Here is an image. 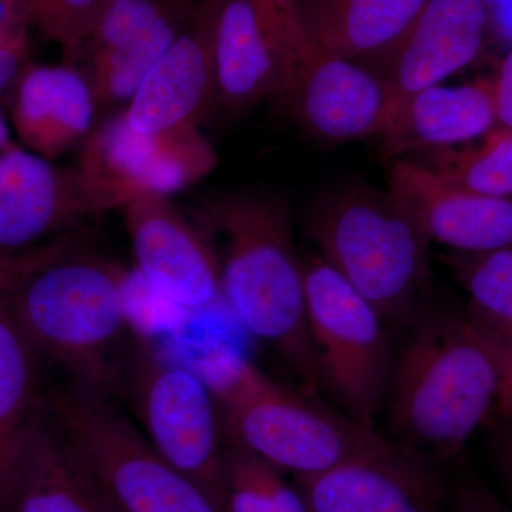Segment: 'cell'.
<instances>
[{"instance_id": "6da1fadb", "label": "cell", "mask_w": 512, "mask_h": 512, "mask_svg": "<svg viewBox=\"0 0 512 512\" xmlns=\"http://www.w3.org/2000/svg\"><path fill=\"white\" fill-rule=\"evenodd\" d=\"M123 265L69 232L10 256L2 301L56 383L116 397L137 343Z\"/></svg>"}, {"instance_id": "7a4b0ae2", "label": "cell", "mask_w": 512, "mask_h": 512, "mask_svg": "<svg viewBox=\"0 0 512 512\" xmlns=\"http://www.w3.org/2000/svg\"><path fill=\"white\" fill-rule=\"evenodd\" d=\"M403 330L384 406L392 441L446 466L493 417L494 357L466 309L434 295Z\"/></svg>"}, {"instance_id": "3957f363", "label": "cell", "mask_w": 512, "mask_h": 512, "mask_svg": "<svg viewBox=\"0 0 512 512\" xmlns=\"http://www.w3.org/2000/svg\"><path fill=\"white\" fill-rule=\"evenodd\" d=\"M201 224L222 239V303L249 335L275 353L306 393L320 384L306 325L303 256L291 204L265 190L222 192L202 202Z\"/></svg>"}, {"instance_id": "277c9868", "label": "cell", "mask_w": 512, "mask_h": 512, "mask_svg": "<svg viewBox=\"0 0 512 512\" xmlns=\"http://www.w3.org/2000/svg\"><path fill=\"white\" fill-rule=\"evenodd\" d=\"M306 231L390 333L406 328L433 298V244L389 191L363 181L330 188L309 207Z\"/></svg>"}, {"instance_id": "5b68a950", "label": "cell", "mask_w": 512, "mask_h": 512, "mask_svg": "<svg viewBox=\"0 0 512 512\" xmlns=\"http://www.w3.org/2000/svg\"><path fill=\"white\" fill-rule=\"evenodd\" d=\"M42 406L64 446L116 512H224L168 464L116 397L53 383Z\"/></svg>"}, {"instance_id": "8992f818", "label": "cell", "mask_w": 512, "mask_h": 512, "mask_svg": "<svg viewBox=\"0 0 512 512\" xmlns=\"http://www.w3.org/2000/svg\"><path fill=\"white\" fill-rule=\"evenodd\" d=\"M303 256L306 325L320 390L357 423L376 430L394 349L376 309L320 255Z\"/></svg>"}, {"instance_id": "52a82bcc", "label": "cell", "mask_w": 512, "mask_h": 512, "mask_svg": "<svg viewBox=\"0 0 512 512\" xmlns=\"http://www.w3.org/2000/svg\"><path fill=\"white\" fill-rule=\"evenodd\" d=\"M225 440L293 478L325 473L372 453L387 437L293 392L258 370L218 400Z\"/></svg>"}, {"instance_id": "ba28073f", "label": "cell", "mask_w": 512, "mask_h": 512, "mask_svg": "<svg viewBox=\"0 0 512 512\" xmlns=\"http://www.w3.org/2000/svg\"><path fill=\"white\" fill-rule=\"evenodd\" d=\"M117 400L148 443L222 508L225 434L220 406L200 370L165 359L138 339Z\"/></svg>"}, {"instance_id": "9c48e42d", "label": "cell", "mask_w": 512, "mask_h": 512, "mask_svg": "<svg viewBox=\"0 0 512 512\" xmlns=\"http://www.w3.org/2000/svg\"><path fill=\"white\" fill-rule=\"evenodd\" d=\"M137 197L133 188L12 143L0 151V255L40 247Z\"/></svg>"}, {"instance_id": "30bf717a", "label": "cell", "mask_w": 512, "mask_h": 512, "mask_svg": "<svg viewBox=\"0 0 512 512\" xmlns=\"http://www.w3.org/2000/svg\"><path fill=\"white\" fill-rule=\"evenodd\" d=\"M299 19L292 0H215L217 110L238 119L284 92Z\"/></svg>"}, {"instance_id": "8fae6325", "label": "cell", "mask_w": 512, "mask_h": 512, "mask_svg": "<svg viewBox=\"0 0 512 512\" xmlns=\"http://www.w3.org/2000/svg\"><path fill=\"white\" fill-rule=\"evenodd\" d=\"M276 101L305 136L326 144L380 137L390 116L386 84L360 64L325 52L301 22L291 73Z\"/></svg>"}, {"instance_id": "7c38bea8", "label": "cell", "mask_w": 512, "mask_h": 512, "mask_svg": "<svg viewBox=\"0 0 512 512\" xmlns=\"http://www.w3.org/2000/svg\"><path fill=\"white\" fill-rule=\"evenodd\" d=\"M123 210L138 275L151 291L187 312L221 305L220 259L204 225H192L165 195H140Z\"/></svg>"}, {"instance_id": "4fadbf2b", "label": "cell", "mask_w": 512, "mask_h": 512, "mask_svg": "<svg viewBox=\"0 0 512 512\" xmlns=\"http://www.w3.org/2000/svg\"><path fill=\"white\" fill-rule=\"evenodd\" d=\"M200 0H110L82 60L99 114L126 110Z\"/></svg>"}, {"instance_id": "5bb4252c", "label": "cell", "mask_w": 512, "mask_h": 512, "mask_svg": "<svg viewBox=\"0 0 512 512\" xmlns=\"http://www.w3.org/2000/svg\"><path fill=\"white\" fill-rule=\"evenodd\" d=\"M293 481L308 512H448L453 477L389 439L366 456Z\"/></svg>"}, {"instance_id": "9a60e30c", "label": "cell", "mask_w": 512, "mask_h": 512, "mask_svg": "<svg viewBox=\"0 0 512 512\" xmlns=\"http://www.w3.org/2000/svg\"><path fill=\"white\" fill-rule=\"evenodd\" d=\"M487 37L488 12L480 0H429L389 49L360 66L386 84L390 120L413 94L473 63Z\"/></svg>"}, {"instance_id": "2e32d148", "label": "cell", "mask_w": 512, "mask_h": 512, "mask_svg": "<svg viewBox=\"0 0 512 512\" xmlns=\"http://www.w3.org/2000/svg\"><path fill=\"white\" fill-rule=\"evenodd\" d=\"M214 18L215 0H200L173 45L121 111L131 130L164 134L200 128L217 109Z\"/></svg>"}, {"instance_id": "e0dca14e", "label": "cell", "mask_w": 512, "mask_h": 512, "mask_svg": "<svg viewBox=\"0 0 512 512\" xmlns=\"http://www.w3.org/2000/svg\"><path fill=\"white\" fill-rule=\"evenodd\" d=\"M217 161L214 147L200 128L140 134L119 113L93 128L83 143L79 167L140 195L171 197L200 183Z\"/></svg>"}, {"instance_id": "ac0fdd59", "label": "cell", "mask_w": 512, "mask_h": 512, "mask_svg": "<svg viewBox=\"0 0 512 512\" xmlns=\"http://www.w3.org/2000/svg\"><path fill=\"white\" fill-rule=\"evenodd\" d=\"M387 191L419 222L431 244L448 251L512 247V200L454 187L410 160H394Z\"/></svg>"}, {"instance_id": "d6986e66", "label": "cell", "mask_w": 512, "mask_h": 512, "mask_svg": "<svg viewBox=\"0 0 512 512\" xmlns=\"http://www.w3.org/2000/svg\"><path fill=\"white\" fill-rule=\"evenodd\" d=\"M10 90L13 130L37 156L55 161L92 133L99 111L80 67L28 62Z\"/></svg>"}, {"instance_id": "ffe728a7", "label": "cell", "mask_w": 512, "mask_h": 512, "mask_svg": "<svg viewBox=\"0 0 512 512\" xmlns=\"http://www.w3.org/2000/svg\"><path fill=\"white\" fill-rule=\"evenodd\" d=\"M0 512H116L64 446L42 400L0 481Z\"/></svg>"}, {"instance_id": "44dd1931", "label": "cell", "mask_w": 512, "mask_h": 512, "mask_svg": "<svg viewBox=\"0 0 512 512\" xmlns=\"http://www.w3.org/2000/svg\"><path fill=\"white\" fill-rule=\"evenodd\" d=\"M497 126L493 80L457 87H429L409 97L384 127L382 153L402 160L423 151L451 148L484 137Z\"/></svg>"}, {"instance_id": "7402d4cb", "label": "cell", "mask_w": 512, "mask_h": 512, "mask_svg": "<svg viewBox=\"0 0 512 512\" xmlns=\"http://www.w3.org/2000/svg\"><path fill=\"white\" fill-rule=\"evenodd\" d=\"M303 29L330 55L357 64L399 39L429 0H292Z\"/></svg>"}, {"instance_id": "603a6c76", "label": "cell", "mask_w": 512, "mask_h": 512, "mask_svg": "<svg viewBox=\"0 0 512 512\" xmlns=\"http://www.w3.org/2000/svg\"><path fill=\"white\" fill-rule=\"evenodd\" d=\"M42 367L0 299V481L43 393Z\"/></svg>"}, {"instance_id": "cb8c5ba5", "label": "cell", "mask_w": 512, "mask_h": 512, "mask_svg": "<svg viewBox=\"0 0 512 512\" xmlns=\"http://www.w3.org/2000/svg\"><path fill=\"white\" fill-rule=\"evenodd\" d=\"M404 160L426 168L454 187L512 200L511 128L497 124L474 146L423 151Z\"/></svg>"}, {"instance_id": "d4e9b609", "label": "cell", "mask_w": 512, "mask_h": 512, "mask_svg": "<svg viewBox=\"0 0 512 512\" xmlns=\"http://www.w3.org/2000/svg\"><path fill=\"white\" fill-rule=\"evenodd\" d=\"M437 256L467 293L468 316L488 328L512 332V247Z\"/></svg>"}, {"instance_id": "484cf974", "label": "cell", "mask_w": 512, "mask_h": 512, "mask_svg": "<svg viewBox=\"0 0 512 512\" xmlns=\"http://www.w3.org/2000/svg\"><path fill=\"white\" fill-rule=\"evenodd\" d=\"M30 25L59 45L63 63L79 67L84 46L110 0H22Z\"/></svg>"}, {"instance_id": "4316f807", "label": "cell", "mask_w": 512, "mask_h": 512, "mask_svg": "<svg viewBox=\"0 0 512 512\" xmlns=\"http://www.w3.org/2000/svg\"><path fill=\"white\" fill-rule=\"evenodd\" d=\"M224 512H278L268 495L262 491L252 477L244 450L237 444L225 440Z\"/></svg>"}, {"instance_id": "83f0119b", "label": "cell", "mask_w": 512, "mask_h": 512, "mask_svg": "<svg viewBox=\"0 0 512 512\" xmlns=\"http://www.w3.org/2000/svg\"><path fill=\"white\" fill-rule=\"evenodd\" d=\"M474 323L483 333L497 370V387H495L491 421L512 430V332Z\"/></svg>"}, {"instance_id": "f1b7e54d", "label": "cell", "mask_w": 512, "mask_h": 512, "mask_svg": "<svg viewBox=\"0 0 512 512\" xmlns=\"http://www.w3.org/2000/svg\"><path fill=\"white\" fill-rule=\"evenodd\" d=\"M448 512H512V505L501 500L470 468L453 476Z\"/></svg>"}, {"instance_id": "f546056e", "label": "cell", "mask_w": 512, "mask_h": 512, "mask_svg": "<svg viewBox=\"0 0 512 512\" xmlns=\"http://www.w3.org/2000/svg\"><path fill=\"white\" fill-rule=\"evenodd\" d=\"M488 448L498 480L512 505V430L495 421H488Z\"/></svg>"}, {"instance_id": "4dcf8cb0", "label": "cell", "mask_w": 512, "mask_h": 512, "mask_svg": "<svg viewBox=\"0 0 512 512\" xmlns=\"http://www.w3.org/2000/svg\"><path fill=\"white\" fill-rule=\"evenodd\" d=\"M493 93L498 126L512 130V46L505 53L493 79Z\"/></svg>"}, {"instance_id": "1f68e13d", "label": "cell", "mask_w": 512, "mask_h": 512, "mask_svg": "<svg viewBox=\"0 0 512 512\" xmlns=\"http://www.w3.org/2000/svg\"><path fill=\"white\" fill-rule=\"evenodd\" d=\"M29 25L22 0H0V45L28 39Z\"/></svg>"}, {"instance_id": "d6a6232c", "label": "cell", "mask_w": 512, "mask_h": 512, "mask_svg": "<svg viewBox=\"0 0 512 512\" xmlns=\"http://www.w3.org/2000/svg\"><path fill=\"white\" fill-rule=\"evenodd\" d=\"M29 40L0 45V94L12 87L16 77L28 63Z\"/></svg>"}, {"instance_id": "836d02e7", "label": "cell", "mask_w": 512, "mask_h": 512, "mask_svg": "<svg viewBox=\"0 0 512 512\" xmlns=\"http://www.w3.org/2000/svg\"><path fill=\"white\" fill-rule=\"evenodd\" d=\"M10 266V256L0 255V299L5 292L6 282H8Z\"/></svg>"}, {"instance_id": "e575fe53", "label": "cell", "mask_w": 512, "mask_h": 512, "mask_svg": "<svg viewBox=\"0 0 512 512\" xmlns=\"http://www.w3.org/2000/svg\"><path fill=\"white\" fill-rule=\"evenodd\" d=\"M10 144H12V140H10L9 126L3 114L0 113V151L5 150Z\"/></svg>"}, {"instance_id": "d590c367", "label": "cell", "mask_w": 512, "mask_h": 512, "mask_svg": "<svg viewBox=\"0 0 512 512\" xmlns=\"http://www.w3.org/2000/svg\"><path fill=\"white\" fill-rule=\"evenodd\" d=\"M481 3L485 6V8L493 9L495 6L501 5V3L507 2V0H480Z\"/></svg>"}]
</instances>
